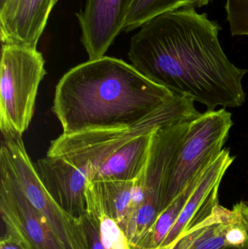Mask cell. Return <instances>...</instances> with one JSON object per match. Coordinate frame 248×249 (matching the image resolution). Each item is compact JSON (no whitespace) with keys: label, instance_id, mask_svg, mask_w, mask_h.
<instances>
[{"label":"cell","instance_id":"6da1fadb","mask_svg":"<svg viewBox=\"0 0 248 249\" xmlns=\"http://www.w3.org/2000/svg\"><path fill=\"white\" fill-rule=\"evenodd\" d=\"M132 36L128 57L140 73L175 95L215 110L246 101L247 70L230 61L218 40L221 26L206 13L185 7L160 15Z\"/></svg>","mask_w":248,"mask_h":249},{"label":"cell","instance_id":"7a4b0ae2","mask_svg":"<svg viewBox=\"0 0 248 249\" xmlns=\"http://www.w3.org/2000/svg\"><path fill=\"white\" fill-rule=\"evenodd\" d=\"M176 95L123 60L103 56L76 66L55 88L54 113L63 133L132 127Z\"/></svg>","mask_w":248,"mask_h":249},{"label":"cell","instance_id":"3957f363","mask_svg":"<svg viewBox=\"0 0 248 249\" xmlns=\"http://www.w3.org/2000/svg\"><path fill=\"white\" fill-rule=\"evenodd\" d=\"M195 102L189 96L176 95L171 102L132 127L63 133L51 142L47 156L64 158L88 177L90 171L133 138L199 116Z\"/></svg>","mask_w":248,"mask_h":249},{"label":"cell","instance_id":"277c9868","mask_svg":"<svg viewBox=\"0 0 248 249\" xmlns=\"http://www.w3.org/2000/svg\"><path fill=\"white\" fill-rule=\"evenodd\" d=\"M189 123L160 127L152 133L147 163L135 181L131 207L132 221L126 235L130 249H136L163 212L172 167Z\"/></svg>","mask_w":248,"mask_h":249},{"label":"cell","instance_id":"5b68a950","mask_svg":"<svg viewBox=\"0 0 248 249\" xmlns=\"http://www.w3.org/2000/svg\"><path fill=\"white\" fill-rule=\"evenodd\" d=\"M36 49L2 45L0 66V130L3 139L20 138L34 111L38 88L47 71Z\"/></svg>","mask_w":248,"mask_h":249},{"label":"cell","instance_id":"8992f818","mask_svg":"<svg viewBox=\"0 0 248 249\" xmlns=\"http://www.w3.org/2000/svg\"><path fill=\"white\" fill-rule=\"evenodd\" d=\"M232 125L231 114L225 108L208 110L190 121L172 167L163 211L219 156Z\"/></svg>","mask_w":248,"mask_h":249},{"label":"cell","instance_id":"52a82bcc","mask_svg":"<svg viewBox=\"0 0 248 249\" xmlns=\"http://www.w3.org/2000/svg\"><path fill=\"white\" fill-rule=\"evenodd\" d=\"M0 169L14 180L32 206L45 216L66 248L87 249L80 217L63 210L50 196L26 152L22 138L1 142Z\"/></svg>","mask_w":248,"mask_h":249},{"label":"cell","instance_id":"ba28073f","mask_svg":"<svg viewBox=\"0 0 248 249\" xmlns=\"http://www.w3.org/2000/svg\"><path fill=\"white\" fill-rule=\"evenodd\" d=\"M0 214L6 233L14 235L28 249H67L26 198L14 180L0 169Z\"/></svg>","mask_w":248,"mask_h":249},{"label":"cell","instance_id":"9c48e42d","mask_svg":"<svg viewBox=\"0 0 248 249\" xmlns=\"http://www.w3.org/2000/svg\"><path fill=\"white\" fill-rule=\"evenodd\" d=\"M132 0H86L77 13L81 40L89 60L105 56L116 36L123 32Z\"/></svg>","mask_w":248,"mask_h":249},{"label":"cell","instance_id":"30bf717a","mask_svg":"<svg viewBox=\"0 0 248 249\" xmlns=\"http://www.w3.org/2000/svg\"><path fill=\"white\" fill-rule=\"evenodd\" d=\"M234 160L230 149H224L208 167L159 249H167L180 235L196 228L214 213L219 204L218 190L221 180Z\"/></svg>","mask_w":248,"mask_h":249},{"label":"cell","instance_id":"8fae6325","mask_svg":"<svg viewBox=\"0 0 248 249\" xmlns=\"http://www.w3.org/2000/svg\"><path fill=\"white\" fill-rule=\"evenodd\" d=\"M34 167L47 191L63 210L77 218L86 213L87 177L84 173L60 157L46 156Z\"/></svg>","mask_w":248,"mask_h":249},{"label":"cell","instance_id":"7c38bea8","mask_svg":"<svg viewBox=\"0 0 248 249\" xmlns=\"http://www.w3.org/2000/svg\"><path fill=\"white\" fill-rule=\"evenodd\" d=\"M58 0H16L0 10L2 45L36 49L48 18Z\"/></svg>","mask_w":248,"mask_h":249},{"label":"cell","instance_id":"4fadbf2b","mask_svg":"<svg viewBox=\"0 0 248 249\" xmlns=\"http://www.w3.org/2000/svg\"><path fill=\"white\" fill-rule=\"evenodd\" d=\"M246 242L238 212L218 204L208 219L182 234L166 249H223Z\"/></svg>","mask_w":248,"mask_h":249},{"label":"cell","instance_id":"5bb4252c","mask_svg":"<svg viewBox=\"0 0 248 249\" xmlns=\"http://www.w3.org/2000/svg\"><path fill=\"white\" fill-rule=\"evenodd\" d=\"M153 133L141 135L125 143L103 163L90 171L87 181L138 179L148 159Z\"/></svg>","mask_w":248,"mask_h":249},{"label":"cell","instance_id":"9a60e30c","mask_svg":"<svg viewBox=\"0 0 248 249\" xmlns=\"http://www.w3.org/2000/svg\"><path fill=\"white\" fill-rule=\"evenodd\" d=\"M213 0H132L125 19L123 32L141 27L149 20L168 12L185 7L200 8Z\"/></svg>","mask_w":248,"mask_h":249},{"label":"cell","instance_id":"2e32d148","mask_svg":"<svg viewBox=\"0 0 248 249\" xmlns=\"http://www.w3.org/2000/svg\"><path fill=\"white\" fill-rule=\"evenodd\" d=\"M198 179L191 182L185 190L159 215L154 225L144 235L136 249H159L170 230L173 228L176 219L179 217L183 206L192 195L199 181Z\"/></svg>","mask_w":248,"mask_h":249},{"label":"cell","instance_id":"e0dca14e","mask_svg":"<svg viewBox=\"0 0 248 249\" xmlns=\"http://www.w3.org/2000/svg\"><path fill=\"white\" fill-rule=\"evenodd\" d=\"M86 213L94 222L106 249H130L129 241L117 223L89 197H86Z\"/></svg>","mask_w":248,"mask_h":249},{"label":"cell","instance_id":"ac0fdd59","mask_svg":"<svg viewBox=\"0 0 248 249\" xmlns=\"http://www.w3.org/2000/svg\"><path fill=\"white\" fill-rule=\"evenodd\" d=\"M225 9L231 35H248V0H227Z\"/></svg>","mask_w":248,"mask_h":249},{"label":"cell","instance_id":"d6986e66","mask_svg":"<svg viewBox=\"0 0 248 249\" xmlns=\"http://www.w3.org/2000/svg\"><path fill=\"white\" fill-rule=\"evenodd\" d=\"M80 220L83 227V235L87 249H106L101 242L97 228L87 213L80 216Z\"/></svg>","mask_w":248,"mask_h":249},{"label":"cell","instance_id":"ffe728a7","mask_svg":"<svg viewBox=\"0 0 248 249\" xmlns=\"http://www.w3.org/2000/svg\"><path fill=\"white\" fill-rule=\"evenodd\" d=\"M0 249H28L14 235L3 232L0 240Z\"/></svg>","mask_w":248,"mask_h":249},{"label":"cell","instance_id":"44dd1931","mask_svg":"<svg viewBox=\"0 0 248 249\" xmlns=\"http://www.w3.org/2000/svg\"><path fill=\"white\" fill-rule=\"evenodd\" d=\"M233 208L248 219V203L241 201L237 204L234 205Z\"/></svg>","mask_w":248,"mask_h":249},{"label":"cell","instance_id":"7402d4cb","mask_svg":"<svg viewBox=\"0 0 248 249\" xmlns=\"http://www.w3.org/2000/svg\"><path fill=\"white\" fill-rule=\"evenodd\" d=\"M233 209H234V208H233ZM238 213L239 215H240L242 226H243V229H244L245 233H246V238H247V241L248 243V218H246V216H243V214H241V213H239V212Z\"/></svg>","mask_w":248,"mask_h":249},{"label":"cell","instance_id":"603a6c76","mask_svg":"<svg viewBox=\"0 0 248 249\" xmlns=\"http://www.w3.org/2000/svg\"><path fill=\"white\" fill-rule=\"evenodd\" d=\"M16 1V0H0V10L11 5Z\"/></svg>","mask_w":248,"mask_h":249},{"label":"cell","instance_id":"cb8c5ba5","mask_svg":"<svg viewBox=\"0 0 248 249\" xmlns=\"http://www.w3.org/2000/svg\"><path fill=\"white\" fill-rule=\"evenodd\" d=\"M223 249H248V243L247 241V242L241 244V245L232 246V247H229Z\"/></svg>","mask_w":248,"mask_h":249}]
</instances>
